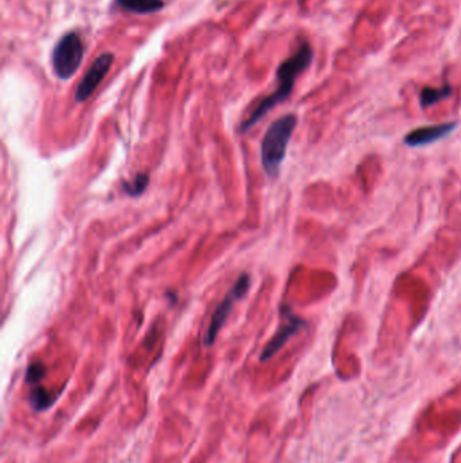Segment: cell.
Instances as JSON below:
<instances>
[{"label":"cell","mask_w":461,"mask_h":463,"mask_svg":"<svg viewBox=\"0 0 461 463\" xmlns=\"http://www.w3.org/2000/svg\"><path fill=\"white\" fill-rule=\"evenodd\" d=\"M313 59H314V53H313L310 43L302 42L296 53L288 57L287 60H284L276 71V79L279 81L276 91L268 95L267 98H264L257 106L254 107L248 119H245L240 126L241 135L247 133L249 129H252L257 122H260L272 108L283 104L284 101L289 98L298 76L310 67V64L313 63Z\"/></svg>","instance_id":"obj_1"},{"label":"cell","mask_w":461,"mask_h":463,"mask_svg":"<svg viewBox=\"0 0 461 463\" xmlns=\"http://www.w3.org/2000/svg\"><path fill=\"white\" fill-rule=\"evenodd\" d=\"M296 125L298 117L295 114H285L274 121L267 129L261 143V164L269 178L279 177Z\"/></svg>","instance_id":"obj_2"},{"label":"cell","mask_w":461,"mask_h":463,"mask_svg":"<svg viewBox=\"0 0 461 463\" xmlns=\"http://www.w3.org/2000/svg\"><path fill=\"white\" fill-rule=\"evenodd\" d=\"M84 59V43L76 32L61 37L52 52V66L56 76L70 80L80 68Z\"/></svg>","instance_id":"obj_3"},{"label":"cell","mask_w":461,"mask_h":463,"mask_svg":"<svg viewBox=\"0 0 461 463\" xmlns=\"http://www.w3.org/2000/svg\"><path fill=\"white\" fill-rule=\"evenodd\" d=\"M250 284H252L250 275L247 274V273L241 274L240 278L236 281L234 286L227 293V295L225 297V299L218 305V308L215 309V312H214L213 316H212V321H210V324L207 326L206 335H205L203 344L206 347H212L214 343H215L216 336L219 335L222 326L225 325L227 317L230 316L234 304L238 302L240 299H243L248 294Z\"/></svg>","instance_id":"obj_4"},{"label":"cell","mask_w":461,"mask_h":463,"mask_svg":"<svg viewBox=\"0 0 461 463\" xmlns=\"http://www.w3.org/2000/svg\"><path fill=\"white\" fill-rule=\"evenodd\" d=\"M280 313H282V325L278 329V332L275 333V336L264 347V350L260 355L261 362H267L271 357H275L287 344V342L291 337H294L299 331H302L307 325L306 321L295 316L287 306H283L280 309Z\"/></svg>","instance_id":"obj_5"},{"label":"cell","mask_w":461,"mask_h":463,"mask_svg":"<svg viewBox=\"0 0 461 463\" xmlns=\"http://www.w3.org/2000/svg\"><path fill=\"white\" fill-rule=\"evenodd\" d=\"M112 63H114V55L111 53H103L98 59H95V61L91 64L90 70L83 76L76 88L74 101L77 104H83L91 98V95L96 91L99 84L105 80L107 73L111 70Z\"/></svg>","instance_id":"obj_6"},{"label":"cell","mask_w":461,"mask_h":463,"mask_svg":"<svg viewBox=\"0 0 461 463\" xmlns=\"http://www.w3.org/2000/svg\"><path fill=\"white\" fill-rule=\"evenodd\" d=\"M458 128V122H447V124H437L430 126H422L418 129L411 130L403 139V143L410 148L425 146L430 144L440 141L453 133Z\"/></svg>","instance_id":"obj_7"},{"label":"cell","mask_w":461,"mask_h":463,"mask_svg":"<svg viewBox=\"0 0 461 463\" xmlns=\"http://www.w3.org/2000/svg\"><path fill=\"white\" fill-rule=\"evenodd\" d=\"M114 6L134 14H152L164 8V0H114Z\"/></svg>","instance_id":"obj_8"},{"label":"cell","mask_w":461,"mask_h":463,"mask_svg":"<svg viewBox=\"0 0 461 463\" xmlns=\"http://www.w3.org/2000/svg\"><path fill=\"white\" fill-rule=\"evenodd\" d=\"M452 87L445 84L442 87H425L420 94V105L421 107H431L452 97Z\"/></svg>","instance_id":"obj_9"},{"label":"cell","mask_w":461,"mask_h":463,"mask_svg":"<svg viewBox=\"0 0 461 463\" xmlns=\"http://www.w3.org/2000/svg\"><path fill=\"white\" fill-rule=\"evenodd\" d=\"M149 181H150V179L147 177V174H137L134 178L123 180L122 181V188L127 195H130L133 198H137V197L143 194V191L149 186Z\"/></svg>","instance_id":"obj_10"},{"label":"cell","mask_w":461,"mask_h":463,"mask_svg":"<svg viewBox=\"0 0 461 463\" xmlns=\"http://www.w3.org/2000/svg\"><path fill=\"white\" fill-rule=\"evenodd\" d=\"M30 402L36 411H43L53 404V398L45 389L36 386L30 393Z\"/></svg>","instance_id":"obj_11"},{"label":"cell","mask_w":461,"mask_h":463,"mask_svg":"<svg viewBox=\"0 0 461 463\" xmlns=\"http://www.w3.org/2000/svg\"><path fill=\"white\" fill-rule=\"evenodd\" d=\"M45 374V366L39 362L32 363L26 370V382L30 385H37Z\"/></svg>","instance_id":"obj_12"}]
</instances>
